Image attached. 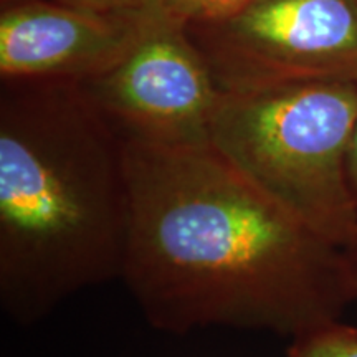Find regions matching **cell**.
<instances>
[{"label": "cell", "instance_id": "9", "mask_svg": "<svg viewBox=\"0 0 357 357\" xmlns=\"http://www.w3.org/2000/svg\"><path fill=\"white\" fill-rule=\"evenodd\" d=\"M6 2H12V0H2V3ZM56 2L84 8H95V10H128V8L146 6L149 0H56Z\"/></svg>", "mask_w": 357, "mask_h": 357}, {"label": "cell", "instance_id": "4", "mask_svg": "<svg viewBox=\"0 0 357 357\" xmlns=\"http://www.w3.org/2000/svg\"><path fill=\"white\" fill-rule=\"evenodd\" d=\"M187 32L220 89L357 82V0H253Z\"/></svg>", "mask_w": 357, "mask_h": 357}, {"label": "cell", "instance_id": "11", "mask_svg": "<svg viewBox=\"0 0 357 357\" xmlns=\"http://www.w3.org/2000/svg\"><path fill=\"white\" fill-rule=\"evenodd\" d=\"M347 261H349V268H351V275H352V281H354V288H356V298H357V231L356 235L352 236V240L347 243V247H344Z\"/></svg>", "mask_w": 357, "mask_h": 357}, {"label": "cell", "instance_id": "2", "mask_svg": "<svg viewBox=\"0 0 357 357\" xmlns=\"http://www.w3.org/2000/svg\"><path fill=\"white\" fill-rule=\"evenodd\" d=\"M131 192L124 139L75 82L0 79V307L43 319L121 280Z\"/></svg>", "mask_w": 357, "mask_h": 357}, {"label": "cell", "instance_id": "1", "mask_svg": "<svg viewBox=\"0 0 357 357\" xmlns=\"http://www.w3.org/2000/svg\"><path fill=\"white\" fill-rule=\"evenodd\" d=\"M131 223L121 280L154 328L296 337L357 301L344 248L205 144L124 139Z\"/></svg>", "mask_w": 357, "mask_h": 357}, {"label": "cell", "instance_id": "3", "mask_svg": "<svg viewBox=\"0 0 357 357\" xmlns=\"http://www.w3.org/2000/svg\"><path fill=\"white\" fill-rule=\"evenodd\" d=\"M357 82L222 89L208 144L280 207L344 248L357 231L349 147Z\"/></svg>", "mask_w": 357, "mask_h": 357}, {"label": "cell", "instance_id": "10", "mask_svg": "<svg viewBox=\"0 0 357 357\" xmlns=\"http://www.w3.org/2000/svg\"><path fill=\"white\" fill-rule=\"evenodd\" d=\"M349 176H351V184L354 189L356 199H357V121L354 132H352L351 147H349Z\"/></svg>", "mask_w": 357, "mask_h": 357}, {"label": "cell", "instance_id": "6", "mask_svg": "<svg viewBox=\"0 0 357 357\" xmlns=\"http://www.w3.org/2000/svg\"><path fill=\"white\" fill-rule=\"evenodd\" d=\"M162 13L147 2L95 10L56 0H12L0 10V79L84 82L113 68Z\"/></svg>", "mask_w": 357, "mask_h": 357}, {"label": "cell", "instance_id": "7", "mask_svg": "<svg viewBox=\"0 0 357 357\" xmlns=\"http://www.w3.org/2000/svg\"><path fill=\"white\" fill-rule=\"evenodd\" d=\"M288 357H357V328L336 321L293 337Z\"/></svg>", "mask_w": 357, "mask_h": 357}, {"label": "cell", "instance_id": "8", "mask_svg": "<svg viewBox=\"0 0 357 357\" xmlns=\"http://www.w3.org/2000/svg\"><path fill=\"white\" fill-rule=\"evenodd\" d=\"M164 17L185 26L211 25L242 12L253 0H151Z\"/></svg>", "mask_w": 357, "mask_h": 357}, {"label": "cell", "instance_id": "5", "mask_svg": "<svg viewBox=\"0 0 357 357\" xmlns=\"http://www.w3.org/2000/svg\"><path fill=\"white\" fill-rule=\"evenodd\" d=\"M79 88L123 139L205 144L222 89L187 26L162 17L113 68Z\"/></svg>", "mask_w": 357, "mask_h": 357}]
</instances>
